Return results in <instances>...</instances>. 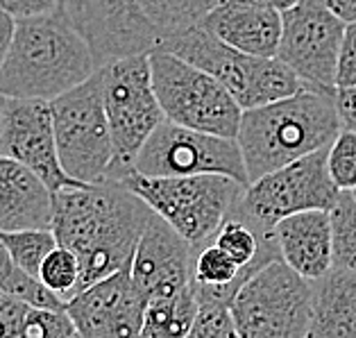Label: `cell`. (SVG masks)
Masks as SVG:
<instances>
[{
	"instance_id": "cell-3",
	"label": "cell",
	"mask_w": 356,
	"mask_h": 338,
	"mask_svg": "<svg viewBox=\"0 0 356 338\" xmlns=\"http://www.w3.org/2000/svg\"><path fill=\"white\" fill-rule=\"evenodd\" d=\"M218 0H62V10L89 41L98 66L150 55L195 28Z\"/></svg>"
},
{
	"instance_id": "cell-26",
	"label": "cell",
	"mask_w": 356,
	"mask_h": 338,
	"mask_svg": "<svg viewBox=\"0 0 356 338\" xmlns=\"http://www.w3.org/2000/svg\"><path fill=\"white\" fill-rule=\"evenodd\" d=\"M327 170L341 193H352L356 188V129L343 127L338 132L327 148Z\"/></svg>"
},
{
	"instance_id": "cell-25",
	"label": "cell",
	"mask_w": 356,
	"mask_h": 338,
	"mask_svg": "<svg viewBox=\"0 0 356 338\" xmlns=\"http://www.w3.org/2000/svg\"><path fill=\"white\" fill-rule=\"evenodd\" d=\"M39 282L62 302H68L77 293V284H80V261L66 248L57 246L41 264Z\"/></svg>"
},
{
	"instance_id": "cell-14",
	"label": "cell",
	"mask_w": 356,
	"mask_h": 338,
	"mask_svg": "<svg viewBox=\"0 0 356 338\" xmlns=\"http://www.w3.org/2000/svg\"><path fill=\"white\" fill-rule=\"evenodd\" d=\"M0 157L30 168L50 191L86 186L71 179L59 163L53 111L46 100L5 98L0 118Z\"/></svg>"
},
{
	"instance_id": "cell-22",
	"label": "cell",
	"mask_w": 356,
	"mask_h": 338,
	"mask_svg": "<svg viewBox=\"0 0 356 338\" xmlns=\"http://www.w3.org/2000/svg\"><path fill=\"white\" fill-rule=\"evenodd\" d=\"M0 291L25 302L32 309H66V302L59 300L55 293H50L37 277H30L14 264V259L7 252L3 241H0Z\"/></svg>"
},
{
	"instance_id": "cell-24",
	"label": "cell",
	"mask_w": 356,
	"mask_h": 338,
	"mask_svg": "<svg viewBox=\"0 0 356 338\" xmlns=\"http://www.w3.org/2000/svg\"><path fill=\"white\" fill-rule=\"evenodd\" d=\"M332 259L334 268L356 273V200L341 193L332 211Z\"/></svg>"
},
{
	"instance_id": "cell-20",
	"label": "cell",
	"mask_w": 356,
	"mask_h": 338,
	"mask_svg": "<svg viewBox=\"0 0 356 338\" xmlns=\"http://www.w3.org/2000/svg\"><path fill=\"white\" fill-rule=\"evenodd\" d=\"M311 291L309 338H356V273L332 268Z\"/></svg>"
},
{
	"instance_id": "cell-12",
	"label": "cell",
	"mask_w": 356,
	"mask_h": 338,
	"mask_svg": "<svg viewBox=\"0 0 356 338\" xmlns=\"http://www.w3.org/2000/svg\"><path fill=\"white\" fill-rule=\"evenodd\" d=\"M134 172L145 177L225 175L250 186L236 138H222L163 120L134 161ZM132 172V175H134Z\"/></svg>"
},
{
	"instance_id": "cell-7",
	"label": "cell",
	"mask_w": 356,
	"mask_h": 338,
	"mask_svg": "<svg viewBox=\"0 0 356 338\" xmlns=\"http://www.w3.org/2000/svg\"><path fill=\"white\" fill-rule=\"evenodd\" d=\"M114 163L109 182H123L134 172V161L157 127L166 120L152 86L150 55H129L100 66Z\"/></svg>"
},
{
	"instance_id": "cell-29",
	"label": "cell",
	"mask_w": 356,
	"mask_h": 338,
	"mask_svg": "<svg viewBox=\"0 0 356 338\" xmlns=\"http://www.w3.org/2000/svg\"><path fill=\"white\" fill-rule=\"evenodd\" d=\"M352 86H356V23H347L338 50L336 89H352Z\"/></svg>"
},
{
	"instance_id": "cell-4",
	"label": "cell",
	"mask_w": 356,
	"mask_h": 338,
	"mask_svg": "<svg viewBox=\"0 0 356 338\" xmlns=\"http://www.w3.org/2000/svg\"><path fill=\"white\" fill-rule=\"evenodd\" d=\"M334 93L304 86L286 100L243 111L236 143L250 184L334 143L343 129Z\"/></svg>"
},
{
	"instance_id": "cell-1",
	"label": "cell",
	"mask_w": 356,
	"mask_h": 338,
	"mask_svg": "<svg viewBox=\"0 0 356 338\" xmlns=\"http://www.w3.org/2000/svg\"><path fill=\"white\" fill-rule=\"evenodd\" d=\"M150 216V207L120 182L55 191L50 230L80 261L77 293L132 266Z\"/></svg>"
},
{
	"instance_id": "cell-13",
	"label": "cell",
	"mask_w": 356,
	"mask_h": 338,
	"mask_svg": "<svg viewBox=\"0 0 356 338\" xmlns=\"http://www.w3.org/2000/svg\"><path fill=\"white\" fill-rule=\"evenodd\" d=\"M345 23L316 0H300L282 14V41L277 59L300 77L304 86L336 91V64Z\"/></svg>"
},
{
	"instance_id": "cell-15",
	"label": "cell",
	"mask_w": 356,
	"mask_h": 338,
	"mask_svg": "<svg viewBox=\"0 0 356 338\" xmlns=\"http://www.w3.org/2000/svg\"><path fill=\"white\" fill-rule=\"evenodd\" d=\"M147 300L132 282L129 268L80 291L66 302L82 338H138Z\"/></svg>"
},
{
	"instance_id": "cell-9",
	"label": "cell",
	"mask_w": 356,
	"mask_h": 338,
	"mask_svg": "<svg viewBox=\"0 0 356 338\" xmlns=\"http://www.w3.org/2000/svg\"><path fill=\"white\" fill-rule=\"evenodd\" d=\"M150 68L166 120L195 132L236 138L243 109L218 80L163 50L150 53Z\"/></svg>"
},
{
	"instance_id": "cell-33",
	"label": "cell",
	"mask_w": 356,
	"mask_h": 338,
	"mask_svg": "<svg viewBox=\"0 0 356 338\" xmlns=\"http://www.w3.org/2000/svg\"><path fill=\"white\" fill-rule=\"evenodd\" d=\"M14 30H16V19L0 10V66L5 64L7 55H10V48L14 41Z\"/></svg>"
},
{
	"instance_id": "cell-27",
	"label": "cell",
	"mask_w": 356,
	"mask_h": 338,
	"mask_svg": "<svg viewBox=\"0 0 356 338\" xmlns=\"http://www.w3.org/2000/svg\"><path fill=\"white\" fill-rule=\"evenodd\" d=\"M21 338H82L66 309H30Z\"/></svg>"
},
{
	"instance_id": "cell-11",
	"label": "cell",
	"mask_w": 356,
	"mask_h": 338,
	"mask_svg": "<svg viewBox=\"0 0 356 338\" xmlns=\"http://www.w3.org/2000/svg\"><path fill=\"white\" fill-rule=\"evenodd\" d=\"M341 191L329 177L327 148L252 182L238 211L257 230L273 234L275 225L304 211H332Z\"/></svg>"
},
{
	"instance_id": "cell-35",
	"label": "cell",
	"mask_w": 356,
	"mask_h": 338,
	"mask_svg": "<svg viewBox=\"0 0 356 338\" xmlns=\"http://www.w3.org/2000/svg\"><path fill=\"white\" fill-rule=\"evenodd\" d=\"M232 3H243V5H254V7H266V10H275V12H289L291 7H295L300 0H232Z\"/></svg>"
},
{
	"instance_id": "cell-37",
	"label": "cell",
	"mask_w": 356,
	"mask_h": 338,
	"mask_svg": "<svg viewBox=\"0 0 356 338\" xmlns=\"http://www.w3.org/2000/svg\"><path fill=\"white\" fill-rule=\"evenodd\" d=\"M352 198H354V200H356V188L352 191Z\"/></svg>"
},
{
	"instance_id": "cell-8",
	"label": "cell",
	"mask_w": 356,
	"mask_h": 338,
	"mask_svg": "<svg viewBox=\"0 0 356 338\" xmlns=\"http://www.w3.org/2000/svg\"><path fill=\"white\" fill-rule=\"evenodd\" d=\"M59 163L80 184H105L114 163V141L102 102L100 68L89 80L50 102Z\"/></svg>"
},
{
	"instance_id": "cell-6",
	"label": "cell",
	"mask_w": 356,
	"mask_h": 338,
	"mask_svg": "<svg viewBox=\"0 0 356 338\" xmlns=\"http://www.w3.org/2000/svg\"><path fill=\"white\" fill-rule=\"evenodd\" d=\"M200 68L227 89L243 111L273 105L304 89V82L277 57H250L225 46L202 25L188 28L159 48Z\"/></svg>"
},
{
	"instance_id": "cell-31",
	"label": "cell",
	"mask_w": 356,
	"mask_h": 338,
	"mask_svg": "<svg viewBox=\"0 0 356 338\" xmlns=\"http://www.w3.org/2000/svg\"><path fill=\"white\" fill-rule=\"evenodd\" d=\"M62 7V0H0V10L19 19H32V16L53 14Z\"/></svg>"
},
{
	"instance_id": "cell-19",
	"label": "cell",
	"mask_w": 356,
	"mask_h": 338,
	"mask_svg": "<svg viewBox=\"0 0 356 338\" xmlns=\"http://www.w3.org/2000/svg\"><path fill=\"white\" fill-rule=\"evenodd\" d=\"M53 191L19 161L0 157V232L50 230Z\"/></svg>"
},
{
	"instance_id": "cell-32",
	"label": "cell",
	"mask_w": 356,
	"mask_h": 338,
	"mask_svg": "<svg viewBox=\"0 0 356 338\" xmlns=\"http://www.w3.org/2000/svg\"><path fill=\"white\" fill-rule=\"evenodd\" d=\"M334 100L343 127L356 129V86H352V89H336Z\"/></svg>"
},
{
	"instance_id": "cell-18",
	"label": "cell",
	"mask_w": 356,
	"mask_h": 338,
	"mask_svg": "<svg viewBox=\"0 0 356 338\" xmlns=\"http://www.w3.org/2000/svg\"><path fill=\"white\" fill-rule=\"evenodd\" d=\"M282 261L307 282H318L334 268L329 211H304L284 218L273 230Z\"/></svg>"
},
{
	"instance_id": "cell-16",
	"label": "cell",
	"mask_w": 356,
	"mask_h": 338,
	"mask_svg": "<svg viewBox=\"0 0 356 338\" xmlns=\"http://www.w3.org/2000/svg\"><path fill=\"white\" fill-rule=\"evenodd\" d=\"M193 259L195 250L152 214L138 239L129 273L147 302L175 298L193 289Z\"/></svg>"
},
{
	"instance_id": "cell-2",
	"label": "cell",
	"mask_w": 356,
	"mask_h": 338,
	"mask_svg": "<svg viewBox=\"0 0 356 338\" xmlns=\"http://www.w3.org/2000/svg\"><path fill=\"white\" fill-rule=\"evenodd\" d=\"M98 68L89 41L59 7L53 14L16 21L10 55L0 66V95L53 102Z\"/></svg>"
},
{
	"instance_id": "cell-23",
	"label": "cell",
	"mask_w": 356,
	"mask_h": 338,
	"mask_svg": "<svg viewBox=\"0 0 356 338\" xmlns=\"http://www.w3.org/2000/svg\"><path fill=\"white\" fill-rule=\"evenodd\" d=\"M0 241L5 243L7 252L14 264L30 277H37L41 264L57 248V239L53 230H21V232H0Z\"/></svg>"
},
{
	"instance_id": "cell-5",
	"label": "cell",
	"mask_w": 356,
	"mask_h": 338,
	"mask_svg": "<svg viewBox=\"0 0 356 338\" xmlns=\"http://www.w3.org/2000/svg\"><path fill=\"white\" fill-rule=\"evenodd\" d=\"M120 184L141 198L150 211L166 220L193 250L211 243L248 188L225 175L145 177L134 172Z\"/></svg>"
},
{
	"instance_id": "cell-28",
	"label": "cell",
	"mask_w": 356,
	"mask_h": 338,
	"mask_svg": "<svg viewBox=\"0 0 356 338\" xmlns=\"http://www.w3.org/2000/svg\"><path fill=\"white\" fill-rule=\"evenodd\" d=\"M186 338H238L227 307H202Z\"/></svg>"
},
{
	"instance_id": "cell-17",
	"label": "cell",
	"mask_w": 356,
	"mask_h": 338,
	"mask_svg": "<svg viewBox=\"0 0 356 338\" xmlns=\"http://www.w3.org/2000/svg\"><path fill=\"white\" fill-rule=\"evenodd\" d=\"M200 25L225 46L250 57H277L282 41V14L266 7L218 0Z\"/></svg>"
},
{
	"instance_id": "cell-30",
	"label": "cell",
	"mask_w": 356,
	"mask_h": 338,
	"mask_svg": "<svg viewBox=\"0 0 356 338\" xmlns=\"http://www.w3.org/2000/svg\"><path fill=\"white\" fill-rule=\"evenodd\" d=\"M30 309L25 302L0 291V338H21Z\"/></svg>"
},
{
	"instance_id": "cell-10",
	"label": "cell",
	"mask_w": 356,
	"mask_h": 338,
	"mask_svg": "<svg viewBox=\"0 0 356 338\" xmlns=\"http://www.w3.org/2000/svg\"><path fill=\"white\" fill-rule=\"evenodd\" d=\"M311 296V282L284 261L264 266L229 305L238 338H309Z\"/></svg>"
},
{
	"instance_id": "cell-34",
	"label": "cell",
	"mask_w": 356,
	"mask_h": 338,
	"mask_svg": "<svg viewBox=\"0 0 356 338\" xmlns=\"http://www.w3.org/2000/svg\"><path fill=\"white\" fill-rule=\"evenodd\" d=\"M316 3L338 16L345 25L356 23V0H316Z\"/></svg>"
},
{
	"instance_id": "cell-36",
	"label": "cell",
	"mask_w": 356,
	"mask_h": 338,
	"mask_svg": "<svg viewBox=\"0 0 356 338\" xmlns=\"http://www.w3.org/2000/svg\"><path fill=\"white\" fill-rule=\"evenodd\" d=\"M3 107H5V98L0 95V118H3Z\"/></svg>"
},
{
	"instance_id": "cell-21",
	"label": "cell",
	"mask_w": 356,
	"mask_h": 338,
	"mask_svg": "<svg viewBox=\"0 0 356 338\" xmlns=\"http://www.w3.org/2000/svg\"><path fill=\"white\" fill-rule=\"evenodd\" d=\"M200 305L193 289L175 298L147 302L138 338H186L197 318Z\"/></svg>"
}]
</instances>
